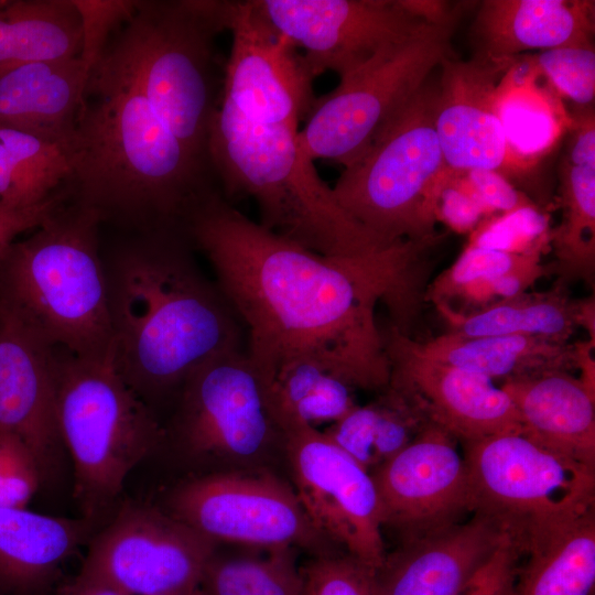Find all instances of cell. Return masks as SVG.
<instances>
[{"instance_id":"cb8c5ba5","label":"cell","mask_w":595,"mask_h":595,"mask_svg":"<svg viewBox=\"0 0 595 595\" xmlns=\"http://www.w3.org/2000/svg\"><path fill=\"white\" fill-rule=\"evenodd\" d=\"M89 72L79 57L0 73V126L69 145Z\"/></svg>"},{"instance_id":"f1b7e54d","label":"cell","mask_w":595,"mask_h":595,"mask_svg":"<svg viewBox=\"0 0 595 595\" xmlns=\"http://www.w3.org/2000/svg\"><path fill=\"white\" fill-rule=\"evenodd\" d=\"M82 29L73 0H0V73L78 57Z\"/></svg>"},{"instance_id":"83f0119b","label":"cell","mask_w":595,"mask_h":595,"mask_svg":"<svg viewBox=\"0 0 595 595\" xmlns=\"http://www.w3.org/2000/svg\"><path fill=\"white\" fill-rule=\"evenodd\" d=\"M415 349L435 361L490 379H513L547 370L574 368L573 346L522 335L462 336L446 333Z\"/></svg>"},{"instance_id":"681fc988","label":"cell","mask_w":595,"mask_h":595,"mask_svg":"<svg viewBox=\"0 0 595 595\" xmlns=\"http://www.w3.org/2000/svg\"><path fill=\"white\" fill-rule=\"evenodd\" d=\"M188 595H207L205 591L201 587V585L196 586L192 589V592Z\"/></svg>"},{"instance_id":"4fadbf2b","label":"cell","mask_w":595,"mask_h":595,"mask_svg":"<svg viewBox=\"0 0 595 595\" xmlns=\"http://www.w3.org/2000/svg\"><path fill=\"white\" fill-rule=\"evenodd\" d=\"M215 542L173 515L126 505L90 539L79 576L127 595H160L201 585Z\"/></svg>"},{"instance_id":"ba28073f","label":"cell","mask_w":595,"mask_h":595,"mask_svg":"<svg viewBox=\"0 0 595 595\" xmlns=\"http://www.w3.org/2000/svg\"><path fill=\"white\" fill-rule=\"evenodd\" d=\"M437 86L426 83L332 187L339 206L383 245L435 236L445 163L435 130Z\"/></svg>"},{"instance_id":"3957f363","label":"cell","mask_w":595,"mask_h":595,"mask_svg":"<svg viewBox=\"0 0 595 595\" xmlns=\"http://www.w3.org/2000/svg\"><path fill=\"white\" fill-rule=\"evenodd\" d=\"M184 235H128L102 250L111 358L155 411L214 356L245 348L242 325Z\"/></svg>"},{"instance_id":"e0dca14e","label":"cell","mask_w":595,"mask_h":595,"mask_svg":"<svg viewBox=\"0 0 595 595\" xmlns=\"http://www.w3.org/2000/svg\"><path fill=\"white\" fill-rule=\"evenodd\" d=\"M390 367L389 389L465 443L521 433L516 407L494 380L421 355L413 338L389 324L380 328Z\"/></svg>"},{"instance_id":"f35d334b","label":"cell","mask_w":595,"mask_h":595,"mask_svg":"<svg viewBox=\"0 0 595 595\" xmlns=\"http://www.w3.org/2000/svg\"><path fill=\"white\" fill-rule=\"evenodd\" d=\"M43 476L31 450L15 435L0 431V507H26Z\"/></svg>"},{"instance_id":"ee69618b","label":"cell","mask_w":595,"mask_h":595,"mask_svg":"<svg viewBox=\"0 0 595 595\" xmlns=\"http://www.w3.org/2000/svg\"><path fill=\"white\" fill-rule=\"evenodd\" d=\"M66 201L65 190L33 206L19 207L0 201V259L20 235L41 226Z\"/></svg>"},{"instance_id":"8fae6325","label":"cell","mask_w":595,"mask_h":595,"mask_svg":"<svg viewBox=\"0 0 595 595\" xmlns=\"http://www.w3.org/2000/svg\"><path fill=\"white\" fill-rule=\"evenodd\" d=\"M465 448L473 511L508 523L518 539L594 510L595 469L521 433L468 442Z\"/></svg>"},{"instance_id":"d6a6232c","label":"cell","mask_w":595,"mask_h":595,"mask_svg":"<svg viewBox=\"0 0 595 595\" xmlns=\"http://www.w3.org/2000/svg\"><path fill=\"white\" fill-rule=\"evenodd\" d=\"M267 554L217 558L208 562L201 584L207 595H303L296 548L267 549Z\"/></svg>"},{"instance_id":"8992f818","label":"cell","mask_w":595,"mask_h":595,"mask_svg":"<svg viewBox=\"0 0 595 595\" xmlns=\"http://www.w3.org/2000/svg\"><path fill=\"white\" fill-rule=\"evenodd\" d=\"M230 10L229 0L139 1L108 44L158 116L213 176L209 128L225 71L215 39L228 31Z\"/></svg>"},{"instance_id":"c3c4849f","label":"cell","mask_w":595,"mask_h":595,"mask_svg":"<svg viewBox=\"0 0 595 595\" xmlns=\"http://www.w3.org/2000/svg\"><path fill=\"white\" fill-rule=\"evenodd\" d=\"M576 324L582 325L595 342V302L594 296L576 301Z\"/></svg>"},{"instance_id":"603a6c76","label":"cell","mask_w":595,"mask_h":595,"mask_svg":"<svg viewBox=\"0 0 595 595\" xmlns=\"http://www.w3.org/2000/svg\"><path fill=\"white\" fill-rule=\"evenodd\" d=\"M594 1L486 0L473 25L478 53L508 60L527 51L593 43Z\"/></svg>"},{"instance_id":"7c38bea8","label":"cell","mask_w":595,"mask_h":595,"mask_svg":"<svg viewBox=\"0 0 595 595\" xmlns=\"http://www.w3.org/2000/svg\"><path fill=\"white\" fill-rule=\"evenodd\" d=\"M172 515L214 541L273 549L293 547L317 556L338 547L311 522L294 489L263 470H219L181 484Z\"/></svg>"},{"instance_id":"4dcf8cb0","label":"cell","mask_w":595,"mask_h":595,"mask_svg":"<svg viewBox=\"0 0 595 595\" xmlns=\"http://www.w3.org/2000/svg\"><path fill=\"white\" fill-rule=\"evenodd\" d=\"M72 174L68 145L0 126V201L36 205L66 184Z\"/></svg>"},{"instance_id":"9a60e30c","label":"cell","mask_w":595,"mask_h":595,"mask_svg":"<svg viewBox=\"0 0 595 595\" xmlns=\"http://www.w3.org/2000/svg\"><path fill=\"white\" fill-rule=\"evenodd\" d=\"M268 21L298 48L315 79L343 78L383 48L428 24L401 0H256Z\"/></svg>"},{"instance_id":"d590c367","label":"cell","mask_w":595,"mask_h":595,"mask_svg":"<svg viewBox=\"0 0 595 595\" xmlns=\"http://www.w3.org/2000/svg\"><path fill=\"white\" fill-rule=\"evenodd\" d=\"M532 68L575 106L594 102L595 50L593 43L561 46L527 56Z\"/></svg>"},{"instance_id":"8d00e7d4","label":"cell","mask_w":595,"mask_h":595,"mask_svg":"<svg viewBox=\"0 0 595 595\" xmlns=\"http://www.w3.org/2000/svg\"><path fill=\"white\" fill-rule=\"evenodd\" d=\"M301 571L304 595H378L376 571L347 553L313 558Z\"/></svg>"},{"instance_id":"277c9868","label":"cell","mask_w":595,"mask_h":595,"mask_svg":"<svg viewBox=\"0 0 595 595\" xmlns=\"http://www.w3.org/2000/svg\"><path fill=\"white\" fill-rule=\"evenodd\" d=\"M299 129L248 120L221 99L208 139L209 162L221 195L232 205L253 198L260 226L323 256H360L391 246L339 206L302 149Z\"/></svg>"},{"instance_id":"484cf974","label":"cell","mask_w":595,"mask_h":595,"mask_svg":"<svg viewBox=\"0 0 595 595\" xmlns=\"http://www.w3.org/2000/svg\"><path fill=\"white\" fill-rule=\"evenodd\" d=\"M560 95L523 56L512 62L496 88L495 109L507 145V166L527 167L548 154L571 119Z\"/></svg>"},{"instance_id":"60d3db41","label":"cell","mask_w":595,"mask_h":595,"mask_svg":"<svg viewBox=\"0 0 595 595\" xmlns=\"http://www.w3.org/2000/svg\"><path fill=\"white\" fill-rule=\"evenodd\" d=\"M455 181L485 209L488 216L533 203L507 177L493 170H451Z\"/></svg>"},{"instance_id":"816d5d0a","label":"cell","mask_w":595,"mask_h":595,"mask_svg":"<svg viewBox=\"0 0 595 595\" xmlns=\"http://www.w3.org/2000/svg\"><path fill=\"white\" fill-rule=\"evenodd\" d=\"M191 592H192V589L191 591H184V592L169 593V594H160V595H188Z\"/></svg>"},{"instance_id":"9c48e42d","label":"cell","mask_w":595,"mask_h":595,"mask_svg":"<svg viewBox=\"0 0 595 595\" xmlns=\"http://www.w3.org/2000/svg\"><path fill=\"white\" fill-rule=\"evenodd\" d=\"M458 20L425 24L383 48L316 98L303 128L302 149L313 160H333L345 167L358 161L426 83L435 66L453 55Z\"/></svg>"},{"instance_id":"f546056e","label":"cell","mask_w":595,"mask_h":595,"mask_svg":"<svg viewBox=\"0 0 595 595\" xmlns=\"http://www.w3.org/2000/svg\"><path fill=\"white\" fill-rule=\"evenodd\" d=\"M434 305L451 333L462 336L522 335L566 344L577 326L576 301L565 294L562 282L545 292H526L470 312Z\"/></svg>"},{"instance_id":"f907efd6","label":"cell","mask_w":595,"mask_h":595,"mask_svg":"<svg viewBox=\"0 0 595 595\" xmlns=\"http://www.w3.org/2000/svg\"><path fill=\"white\" fill-rule=\"evenodd\" d=\"M0 595H13V594L0 582Z\"/></svg>"},{"instance_id":"74e56055","label":"cell","mask_w":595,"mask_h":595,"mask_svg":"<svg viewBox=\"0 0 595 595\" xmlns=\"http://www.w3.org/2000/svg\"><path fill=\"white\" fill-rule=\"evenodd\" d=\"M136 0H73L82 29L79 60L88 72L99 62L116 32L132 17Z\"/></svg>"},{"instance_id":"f6af8a7d","label":"cell","mask_w":595,"mask_h":595,"mask_svg":"<svg viewBox=\"0 0 595 595\" xmlns=\"http://www.w3.org/2000/svg\"><path fill=\"white\" fill-rule=\"evenodd\" d=\"M570 139L566 162L576 166L595 165V116L594 107L575 106L570 115Z\"/></svg>"},{"instance_id":"f5cc1de1","label":"cell","mask_w":595,"mask_h":595,"mask_svg":"<svg viewBox=\"0 0 595 595\" xmlns=\"http://www.w3.org/2000/svg\"><path fill=\"white\" fill-rule=\"evenodd\" d=\"M304 595V594H303Z\"/></svg>"},{"instance_id":"52a82bcc","label":"cell","mask_w":595,"mask_h":595,"mask_svg":"<svg viewBox=\"0 0 595 595\" xmlns=\"http://www.w3.org/2000/svg\"><path fill=\"white\" fill-rule=\"evenodd\" d=\"M54 349L58 432L73 462L83 518L96 524L131 470L166 443V430L120 376L111 354L90 358Z\"/></svg>"},{"instance_id":"30bf717a","label":"cell","mask_w":595,"mask_h":595,"mask_svg":"<svg viewBox=\"0 0 595 595\" xmlns=\"http://www.w3.org/2000/svg\"><path fill=\"white\" fill-rule=\"evenodd\" d=\"M166 430V442L192 461L253 469L284 435L273 419L266 385L246 349L220 353L185 381Z\"/></svg>"},{"instance_id":"4316f807","label":"cell","mask_w":595,"mask_h":595,"mask_svg":"<svg viewBox=\"0 0 595 595\" xmlns=\"http://www.w3.org/2000/svg\"><path fill=\"white\" fill-rule=\"evenodd\" d=\"M513 595L595 594L594 510L564 523L530 531L519 540Z\"/></svg>"},{"instance_id":"bcb514c9","label":"cell","mask_w":595,"mask_h":595,"mask_svg":"<svg viewBox=\"0 0 595 595\" xmlns=\"http://www.w3.org/2000/svg\"><path fill=\"white\" fill-rule=\"evenodd\" d=\"M573 346L574 368L581 370L578 378L584 387L595 394V359H594V340L576 343Z\"/></svg>"},{"instance_id":"836d02e7","label":"cell","mask_w":595,"mask_h":595,"mask_svg":"<svg viewBox=\"0 0 595 595\" xmlns=\"http://www.w3.org/2000/svg\"><path fill=\"white\" fill-rule=\"evenodd\" d=\"M551 216L531 203L484 218L467 245L509 253L545 252L551 242Z\"/></svg>"},{"instance_id":"7dc6e473","label":"cell","mask_w":595,"mask_h":595,"mask_svg":"<svg viewBox=\"0 0 595 595\" xmlns=\"http://www.w3.org/2000/svg\"><path fill=\"white\" fill-rule=\"evenodd\" d=\"M63 595H127L117 588L91 578L77 576Z\"/></svg>"},{"instance_id":"7bdbcfd3","label":"cell","mask_w":595,"mask_h":595,"mask_svg":"<svg viewBox=\"0 0 595 595\" xmlns=\"http://www.w3.org/2000/svg\"><path fill=\"white\" fill-rule=\"evenodd\" d=\"M520 554L518 539L511 533L461 595H513Z\"/></svg>"},{"instance_id":"5bb4252c","label":"cell","mask_w":595,"mask_h":595,"mask_svg":"<svg viewBox=\"0 0 595 595\" xmlns=\"http://www.w3.org/2000/svg\"><path fill=\"white\" fill-rule=\"evenodd\" d=\"M283 435L294 491L311 522L347 554L379 570L387 552L371 474L323 431L301 428Z\"/></svg>"},{"instance_id":"d6986e66","label":"cell","mask_w":595,"mask_h":595,"mask_svg":"<svg viewBox=\"0 0 595 595\" xmlns=\"http://www.w3.org/2000/svg\"><path fill=\"white\" fill-rule=\"evenodd\" d=\"M511 62L477 55L461 61L451 55L439 65L435 130L447 169L501 173L507 166V145L495 98Z\"/></svg>"},{"instance_id":"5b68a950","label":"cell","mask_w":595,"mask_h":595,"mask_svg":"<svg viewBox=\"0 0 595 595\" xmlns=\"http://www.w3.org/2000/svg\"><path fill=\"white\" fill-rule=\"evenodd\" d=\"M100 224L68 199L0 259V306L51 347L111 354Z\"/></svg>"},{"instance_id":"7a4b0ae2","label":"cell","mask_w":595,"mask_h":595,"mask_svg":"<svg viewBox=\"0 0 595 595\" xmlns=\"http://www.w3.org/2000/svg\"><path fill=\"white\" fill-rule=\"evenodd\" d=\"M68 149V201L127 235L188 237L194 214L220 192L109 46L89 72Z\"/></svg>"},{"instance_id":"ac0fdd59","label":"cell","mask_w":595,"mask_h":595,"mask_svg":"<svg viewBox=\"0 0 595 595\" xmlns=\"http://www.w3.org/2000/svg\"><path fill=\"white\" fill-rule=\"evenodd\" d=\"M454 436L429 422L398 454L371 473L382 527L408 541L457 522L473 511L465 458Z\"/></svg>"},{"instance_id":"2e32d148","label":"cell","mask_w":595,"mask_h":595,"mask_svg":"<svg viewBox=\"0 0 595 595\" xmlns=\"http://www.w3.org/2000/svg\"><path fill=\"white\" fill-rule=\"evenodd\" d=\"M231 46L223 96L248 120L299 126L316 97L302 53L262 14L256 0L231 1Z\"/></svg>"},{"instance_id":"1f68e13d","label":"cell","mask_w":595,"mask_h":595,"mask_svg":"<svg viewBox=\"0 0 595 595\" xmlns=\"http://www.w3.org/2000/svg\"><path fill=\"white\" fill-rule=\"evenodd\" d=\"M559 206L562 220L551 230L550 247L556 258L552 270L562 283L575 279L591 283L595 272V165L562 163Z\"/></svg>"},{"instance_id":"d4e9b609","label":"cell","mask_w":595,"mask_h":595,"mask_svg":"<svg viewBox=\"0 0 595 595\" xmlns=\"http://www.w3.org/2000/svg\"><path fill=\"white\" fill-rule=\"evenodd\" d=\"M96 524L26 507H0V582L13 595H28L90 540Z\"/></svg>"},{"instance_id":"44dd1931","label":"cell","mask_w":595,"mask_h":595,"mask_svg":"<svg viewBox=\"0 0 595 595\" xmlns=\"http://www.w3.org/2000/svg\"><path fill=\"white\" fill-rule=\"evenodd\" d=\"M54 351L0 306V431L19 437L43 475L62 453L55 409Z\"/></svg>"},{"instance_id":"7402d4cb","label":"cell","mask_w":595,"mask_h":595,"mask_svg":"<svg viewBox=\"0 0 595 595\" xmlns=\"http://www.w3.org/2000/svg\"><path fill=\"white\" fill-rule=\"evenodd\" d=\"M501 388L519 415L521 434L595 469V394L569 370L508 379Z\"/></svg>"},{"instance_id":"ffe728a7","label":"cell","mask_w":595,"mask_h":595,"mask_svg":"<svg viewBox=\"0 0 595 595\" xmlns=\"http://www.w3.org/2000/svg\"><path fill=\"white\" fill-rule=\"evenodd\" d=\"M511 533L500 519L474 511L468 521L403 541L376 571L378 595H461Z\"/></svg>"},{"instance_id":"ab89813d","label":"cell","mask_w":595,"mask_h":595,"mask_svg":"<svg viewBox=\"0 0 595 595\" xmlns=\"http://www.w3.org/2000/svg\"><path fill=\"white\" fill-rule=\"evenodd\" d=\"M354 388L332 372H326L295 405L282 426L283 434L301 428L317 429L334 423L357 405Z\"/></svg>"},{"instance_id":"6da1fadb","label":"cell","mask_w":595,"mask_h":595,"mask_svg":"<svg viewBox=\"0 0 595 595\" xmlns=\"http://www.w3.org/2000/svg\"><path fill=\"white\" fill-rule=\"evenodd\" d=\"M187 235L247 332L245 349L263 381L310 359L354 389L382 391L390 367L376 305L409 331L424 301L428 251L441 240L323 256L263 228L219 192L194 214Z\"/></svg>"},{"instance_id":"e575fe53","label":"cell","mask_w":595,"mask_h":595,"mask_svg":"<svg viewBox=\"0 0 595 595\" xmlns=\"http://www.w3.org/2000/svg\"><path fill=\"white\" fill-rule=\"evenodd\" d=\"M543 253L518 255L466 245L458 258L428 284L424 301L447 304L464 286L497 278Z\"/></svg>"},{"instance_id":"b9f144b4","label":"cell","mask_w":595,"mask_h":595,"mask_svg":"<svg viewBox=\"0 0 595 595\" xmlns=\"http://www.w3.org/2000/svg\"><path fill=\"white\" fill-rule=\"evenodd\" d=\"M488 217L485 209L455 181L445 167L435 194L434 218L457 234H470Z\"/></svg>"}]
</instances>
